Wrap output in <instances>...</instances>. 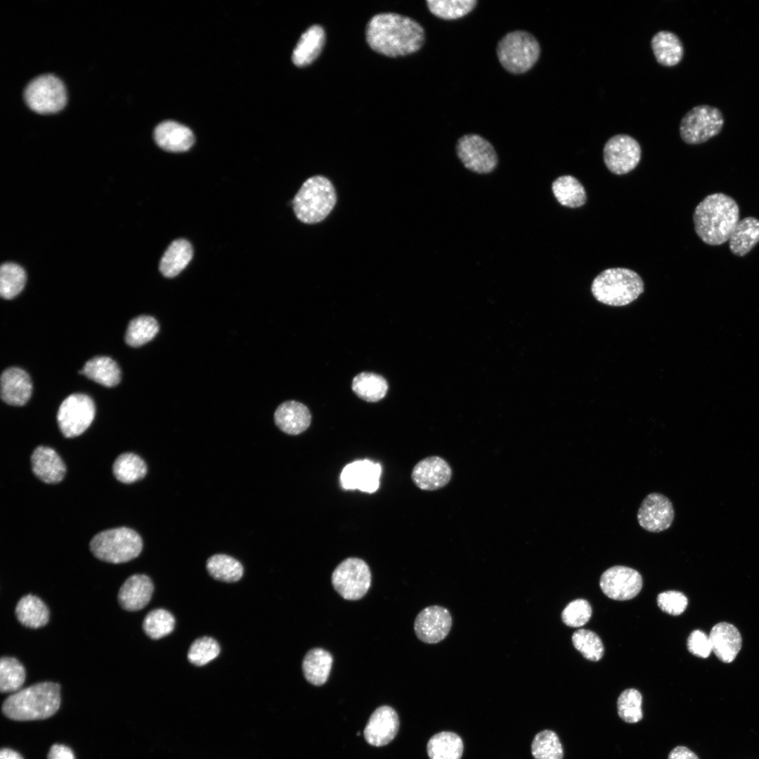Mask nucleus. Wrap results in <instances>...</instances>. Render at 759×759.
I'll list each match as a JSON object with an SVG mask.
<instances>
[{
	"instance_id": "obj_1",
	"label": "nucleus",
	"mask_w": 759,
	"mask_h": 759,
	"mask_svg": "<svg viewBox=\"0 0 759 759\" xmlns=\"http://www.w3.org/2000/svg\"><path fill=\"white\" fill-rule=\"evenodd\" d=\"M366 40L375 51L389 57L409 55L424 44L425 33L415 20L387 13L372 17L366 27Z\"/></svg>"
},
{
	"instance_id": "obj_2",
	"label": "nucleus",
	"mask_w": 759,
	"mask_h": 759,
	"mask_svg": "<svg viewBox=\"0 0 759 759\" xmlns=\"http://www.w3.org/2000/svg\"><path fill=\"white\" fill-rule=\"evenodd\" d=\"M739 221V209L730 196L717 193L706 196L696 207L693 214L694 230L709 245L728 241Z\"/></svg>"
},
{
	"instance_id": "obj_3",
	"label": "nucleus",
	"mask_w": 759,
	"mask_h": 759,
	"mask_svg": "<svg viewBox=\"0 0 759 759\" xmlns=\"http://www.w3.org/2000/svg\"><path fill=\"white\" fill-rule=\"evenodd\" d=\"M60 687L55 682H43L14 692L2 704L7 718L20 721L48 718L58 710Z\"/></svg>"
},
{
	"instance_id": "obj_4",
	"label": "nucleus",
	"mask_w": 759,
	"mask_h": 759,
	"mask_svg": "<svg viewBox=\"0 0 759 759\" xmlns=\"http://www.w3.org/2000/svg\"><path fill=\"white\" fill-rule=\"evenodd\" d=\"M643 291L644 283L639 274L625 268L605 269L594 278L591 285L595 299L611 306L628 305Z\"/></svg>"
},
{
	"instance_id": "obj_5",
	"label": "nucleus",
	"mask_w": 759,
	"mask_h": 759,
	"mask_svg": "<svg viewBox=\"0 0 759 759\" xmlns=\"http://www.w3.org/2000/svg\"><path fill=\"white\" fill-rule=\"evenodd\" d=\"M336 202L335 190L330 181L317 175L302 184L292 200V206L299 221L312 224L325 219Z\"/></svg>"
},
{
	"instance_id": "obj_6",
	"label": "nucleus",
	"mask_w": 759,
	"mask_h": 759,
	"mask_svg": "<svg viewBox=\"0 0 759 759\" xmlns=\"http://www.w3.org/2000/svg\"><path fill=\"white\" fill-rule=\"evenodd\" d=\"M498 60L503 68L514 74L531 70L539 59L540 46L536 38L524 30L506 34L496 47Z\"/></svg>"
},
{
	"instance_id": "obj_7",
	"label": "nucleus",
	"mask_w": 759,
	"mask_h": 759,
	"mask_svg": "<svg viewBox=\"0 0 759 759\" xmlns=\"http://www.w3.org/2000/svg\"><path fill=\"white\" fill-rule=\"evenodd\" d=\"M143 542L139 534L126 527L105 530L90 542V549L98 559L113 564L130 561L141 553Z\"/></svg>"
},
{
	"instance_id": "obj_8",
	"label": "nucleus",
	"mask_w": 759,
	"mask_h": 759,
	"mask_svg": "<svg viewBox=\"0 0 759 759\" xmlns=\"http://www.w3.org/2000/svg\"><path fill=\"white\" fill-rule=\"evenodd\" d=\"M724 123L723 115L718 108L708 105H697L682 117L680 135L687 144H701L717 136Z\"/></svg>"
},
{
	"instance_id": "obj_9",
	"label": "nucleus",
	"mask_w": 759,
	"mask_h": 759,
	"mask_svg": "<svg viewBox=\"0 0 759 759\" xmlns=\"http://www.w3.org/2000/svg\"><path fill=\"white\" fill-rule=\"evenodd\" d=\"M23 95L28 107L39 114L58 112L66 103L64 84L51 74L34 78L26 86Z\"/></svg>"
},
{
	"instance_id": "obj_10",
	"label": "nucleus",
	"mask_w": 759,
	"mask_h": 759,
	"mask_svg": "<svg viewBox=\"0 0 759 759\" xmlns=\"http://www.w3.org/2000/svg\"><path fill=\"white\" fill-rule=\"evenodd\" d=\"M332 584L336 592L347 600H358L368 592L371 573L367 563L357 557L343 560L332 574Z\"/></svg>"
},
{
	"instance_id": "obj_11",
	"label": "nucleus",
	"mask_w": 759,
	"mask_h": 759,
	"mask_svg": "<svg viewBox=\"0 0 759 759\" xmlns=\"http://www.w3.org/2000/svg\"><path fill=\"white\" fill-rule=\"evenodd\" d=\"M96 408L92 399L83 394H73L60 404L57 421L62 434L67 438L82 434L90 426Z\"/></svg>"
},
{
	"instance_id": "obj_12",
	"label": "nucleus",
	"mask_w": 759,
	"mask_h": 759,
	"mask_svg": "<svg viewBox=\"0 0 759 759\" xmlns=\"http://www.w3.org/2000/svg\"><path fill=\"white\" fill-rule=\"evenodd\" d=\"M455 148L462 164L473 172L488 174L498 164V155L493 145L478 134L462 136L458 140Z\"/></svg>"
},
{
	"instance_id": "obj_13",
	"label": "nucleus",
	"mask_w": 759,
	"mask_h": 759,
	"mask_svg": "<svg viewBox=\"0 0 759 759\" xmlns=\"http://www.w3.org/2000/svg\"><path fill=\"white\" fill-rule=\"evenodd\" d=\"M641 147L634 138L627 134H616L605 143L603 160L607 169L617 175L625 174L639 164Z\"/></svg>"
},
{
	"instance_id": "obj_14",
	"label": "nucleus",
	"mask_w": 759,
	"mask_h": 759,
	"mask_svg": "<svg viewBox=\"0 0 759 759\" xmlns=\"http://www.w3.org/2000/svg\"><path fill=\"white\" fill-rule=\"evenodd\" d=\"M599 585L608 597L619 601L628 600L639 594L642 579L640 573L632 568L614 566L602 574Z\"/></svg>"
},
{
	"instance_id": "obj_15",
	"label": "nucleus",
	"mask_w": 759,
	"mask_h": 759,
	"mask_svg": "<svg viewBox=\"0 0 759 759\" xmlns=\"http://www.w3.org/2000/svg\"><path fill=\"white\" fill-rule=\"evenodd\" d=\"M674 517L672 502L659 493L648 494L641 502L637 514L640 526L651 533H660L669 528Z\"/></svg>"
},
{
	"instance_id": "obj_16",
	"label": "nucleus",
	"mask_w": 759,
	"mask_h": 759,
	"mask_svg": "<svg viewBox=\"0 0 759 759\" xmlns=\"http://www.w3.org/2000/svg\"><path fill=\"white\" fill-rule=\"evenodd\" d=\"M451 625L452 618L447 609L430 606L424 608L416 616L414 630L421 641L435 644L447 636Z\"/></svg>"
},
{
	"instance_id": "obj_17",
	"label": "nucleus",
	"mask_w": 759,
	"mask_h": 759,
	"mask_svg": "<svg viewBox=\"0 0 759 759\" xmlns=\"http://www.w3.org/2000/svg\"><path fill=\"white\" fill-rule=\"evenodd\" d=\"M382 467L369 460H358L346 465L340 474V483L345 490L358 489L375 493L379 486Z\"/></svg>"
},
{
	"instance_id": "obj_18",
	"label": "nucleus",
	"mask_w": 759,
	"mask_h": 759,
	"mask_svg": "<svg viewBox=\"0 0 759 759\" xmlns=\"http://www.w3.org/2000/svg\"><path fill=\"white\" fill-rule=\"evenodd\" d=\"M398 728L399 719L396 711L382 706L371 714L364 729V737L372 746H385L394 739Z\"/></svg>"
},
{
	"instance_id": "obj_19",
	"label": "nucleus",
	"mask_w": 759,
	"mask_h": 759,
	"mask_svg": "<svg viewBox=\"0 0 759 759\" xmlns=\"http://www.w3.org/2000/svg\"><path fill=\"white\" fill-rule=\"evenodd\" d=\"M451 476L450 467L439 456H429L420 460L415 465L411 473L414 484L424 491L443 488L450 481Z\"/></svg>"
},
{
	"instance_id": "obj_20",
	"label": "nucleus",
	"mask_w": 759,
	"mask_h": 759,
	"mask_svg": "<svg viewBox=\"0 0 759 759\" xmlns=\"http://www.w3.org/2000/svg\"><path fill=\"white\" fill-rule=\"evenodd\" d=\"M712 651L723 663L732 662L741 648L742 638L732 624L720 622L715 624L708 635Z\"/></svg>"
},
{
	"instance_id": "obj_21",
	"label": "nucleus",
	"mask_w": 759,
	"mask_h": 759,
	"mask_svg": "<svg viewBox=\"0 0 759 759\" xmlns=\"http://www.w3.org/2000/svg\"><path fill=\"white\" fill-rule=\"evenodd\" d=\"M32 385L28 374L23 370L12 367L5 370L1 376V397L6 403L21 406L32 394Z\"/></svg>"
},
{
	"instance_id": "obj_22",
	"label": "nucleus",
	"mask_w": 759,
	"mask_h": 759,
	"mask_svg": "<svg viewBox=\"0 0 759 759\" xmlns=\"http://www.w3.org/2000/svg\"><path fill=\"white\" fill-rule=\"evenodd\" d=\"M153 592L150 578L144 574L129 577L121 586L118 593L120 606L127 611H138L150 602Z\"/></svg>"
},
{
	"instance_id": "obj_23",
	"label": "nucleus",
	"mask_w": 759,
	"mask_h": 759,
	"mask_svg": "<svg viewBox=\"0 0 759 759\" xmlns=\"http://www.w3.org/2000/svg\"><path fill=\"white\" fill-rule=\"evenodd\" d=\"M274 421L284 433L298 435L310 426L311 415L309 408L303 403L296 401H287L276 408Z\"/></svg>"
},
{
	"instance_id": "obj_24",
	"label": "nucleus",
	"mask_w": 759,
	"mask_h": 759,
	"mask_svg": "<svg viewBox=\"0 0 759 759\" xmlns=\"http://www.w3.org/2000/svg\"><path fill=\"white\" fill-rule=\"evenodd\" d=\"M32 472L47 484L60 482L64 477L65 465L59 455L47 446L37 447L31 456Z\"/></svg>"
},
{
	"instance_id": "obj_25",
	"label": "nucleus",
	"mask_w": 759,
	"mask_h": 759,
	"mask_svg": "<svg viewBox=\"0 0 759 759\" xmlns=\"http://www.w3.org/2000/svg\"><path fill=\"white\" fill-rule=\"evenodd\" d=\"M156 143L169 152H184L194 143V136L190 129L174 121H166L158 124L154 130Z\"/></svg>"
},
{
	"instance_id": "obj_26",
	"label": "nucleus",
	"mask_w": 759,
	"mask_h": 759,
	"mask_svg": "<svg viewBox=\"0 0 759 759\" xmlns=\"http://www.w3.org/2000/svg\"><path fill=\"white\" fill-rule=\"evenodd\" d=\"M654 57L660 65L673 67L677 65L684 56V47L680 38L670 31H660L651 40Z\"/></svg>"
},
{
	"instance_id": "obj_27",
	"label": "nucleus",
	"mask_w": 759,
	"mask_h": 759,
	"mask_svg": "<svg viewBox=\"0 0 759 759\" xmlns=\"http://www.w3.org/2000/svg\"><path fill=\"white\" fill-rule=\"evenodd\" d=\"M325 43V32L320 25L310 27L301 36L292 53V62L304 67L314 61L320 53Z\"/></svg>"
},
{
	"instance_id": "obj_28",
	"label": "nucleus",
	"mask_w": 759,
	"mask_h": 759,
	"mask_svg": "<svg viewBox=\"0 0 759 759\" xmlns=\"http://www.w3.org/2000/svg\"><path fill=\"white\" fill-rule=\"evenodd\" d=\"M728 241L733 254L746 255L759 242V220L748 216L739 221Z\"/></svg>"
},
{
	"instance_id": "obj_29",
	"label": "nucleus",
	"mask_w": 759,
	"mask_h": 759,
	"mask_svg": "<svg viewBox=\"0 0 759 759\" xmlns=\"http://www.w3.org/2000/svg\"><path fill=\"white\" fill-rule=\"evenodd\" d=\"M193 254L192 245L188 240L177 239L173 241L161 259L160 272L167 278L175 277L187 266Z\"/></svg>"
},
{
	"instance_id": "obj_30",
	"label": "nucleus",
	"mask_w": 759,
	"mask_h": 759,
	"mask_svg": "<svg viewBox=\"0 0 759 759\" xmlns=\"http://www.w3.org/2000/svg\"><path fill=\"white\" fill-rule=\"evenodd\" d=\"M332 661V656L327 651L322 648L311 649L306 654L302 662L305 679L313 685H323L329 677Z\"/></svg>"
},
{
	"instance_id": "obj_31",
	"label": "nucleus",
	"mask_w": 759,
	"mask_h": 759,
	"mask_svg": "<svg viewBox=\"0 0 759 759\" xmlns=\"http://www.w3.org/2000/svg\"><path fill=\"white\" fill-rule=\"evenodd\" d=\"M464 749L461 737L455 732L443 731L433 735L427 744L430 759H461Z\"/></svg>"
},
{
	"instance_id": "obj_32",
	"label": "nucleus",
	"mask_w": 759,
	"mask_h": 759,
	"mask_svg": "<svg viewBox=\"0 0 759 759\" xmlns=\"http://www.w3.org/2000/svg\"><path fill=\"white\" fill-rule=\"evenodd\" d=\"M79 372L108 387L117 385L121 379L117 363L108 356H97L89 360Z\"/></svg>"
},
{
	"instance_id": "obj_33",
	"label": "nucleus",
	"mask_w": 759,
	"mask_h": 759,
	"mask_svg": "<svg viewBox=\"0 0 759 759\" xmlns=\"http://www.w3.org/2000/svg\"><path fill=\"white\" fill-rule=\"evenodd\" d=\"M15 613L22 625L31 628L45 625L49 618L48 609L45 604L32 595H27L20 599Z\"/></svg>"
},
{
	"instance_id": "obj_34",
	"label": "nucleus",
	"mask_w": 759,
	"mask_h": 759,
	"mask_svg": "<svg viewBox=\"0 0 759 759\" xmlns=\"http://www.w3.org/2000/svg\"><path fill=\"white\" fill-rule=\"evenodd\" d=\"M552 193L563 206L577 208L585 204L587 195L583 184L574 176L564 175L552 184Z\"/></svg>"
},
{
	"instance_id": "obj_35",
	"label": "nucleus",
	"mask_w": 759,
	"mask_h": 759,
	"mask_svg": "<svg viewBox=\"0 0 759 759\" xmlns=\"http://www.w3.org/2000/svg\"><path fill=\"white\" fill-rule=\"evenodd\" d=\"M351 388L361 399L368 402H377L385 396L388 384L382 376L364 372L354 377Z\"/></svg>"
},
{
	"instance_id": "obj_36",
	"label": "nucleus",
	"mask_w": 759,
	"mask_h": 759,
	"mask_svg": "<svg viewBox=\"0 0 759 759\" xmlns=\"http://www.w3.org/2000/svg\"><path fill=\"white\" fill-rule=\"evenodd\" d=\"M115 478L120 482L131 484L143 478L147 473V466L138 455L125 453L119 455L112 465Z\"/></svg>"
},
{
	"instance_id": "obj_37",
	"label": "nucleus",
	"mask_w": 759,
	"mask_h": 759,
	"mask_svg": "<svg viewBox=\"0 0 759 759\" xmlns=\"http://www.w3.org/2000/svg\"><path fill=\"white\" fill-rule=\"evenodd\" d=\"M206 566L214 578L223 582L238 581L243 574L241 563L226 554H217L210 557L207 561Z\"/></svg>"
},
{
	"instance_id": "obj_38",
	"label": "nucleus",
	"mask_w": 759,
	"mask_h": 759,
	"mask_svg": "<svg viewBox=\"0 0 759 759\" xmlns=\"http://www.w3.org/2000/svg\"><path fill=\"white\" fill-rule=\"evenodd\" d=\"M158 331V323L153 317L140 316L132 319L129 323L125 341L132 347H138L153 339Z\"/></svg>"
},
{
	"instance_id": "obj_39",
	"label": "nucleus",
	"mask_w": 759,
	"mask_h": 759,
	"mask_svg": "<svg viewBox=\"0 0 759 759\" xmlns=\"http://www.w3.org/2000/svg\"><path fill=\"white\" fill-rule=\"evenodd\" d=\"M476 0H428L427 4L435 16L446 20L461 18L476 6Z\"/></svg>"
},
{
	"instance_id": "obj_40",
	"label": "nucleus",
	"mask_w": 759,
	"mask_h": 759,
	"mask_svg": "<svg viewBox=\"0 0 759 759\" xmlns=\"http://www.w3.org/2000/svg\"><path fill=\"white\" fill-rule=\"evenodd\" d=\"M531 748L534 759H563L562 745L552 730L545 729L536 734Z\"/></svg>"
},
{
	"instance_id": "obj_41",
	"label": "nucleus",
	"mask_w": 759,
	"mask_h": 759,
	"mask_svg": "<svg viewBox=\"0 0 759 759\" xmlns=\"http://www.w3.org/2000/svg\"><path fill=\"white\" fill-rule=\"evenodd\" d=\"M25 679V668L18 659L7 656L1 658L0 690L2 693L19 691Z\"/></svg>"
},
{
	"instance_id": "obj_42",
	"label": "nucleus",
	"mask_w": 759,
	"mask_h": 759,
	"mask_svg": "<svg viewBox=\"0 0 759 759\" xmlns=\"http://www.w3.org/2000/svg\"><path fill=\"white\" fill-rule=\"evenodd\" d=\"M26 274L23 268L13 263L3 264L0 269V294L6 299L17 296L23 289Z\"/></svg>"
},
{
	"instance_id": "obj_43",
	"label": "nucleus",
	"mask_w": 759,
	"mask_h": 759,
	"mask_svg": "<svg viewBox=\"0 0 759 759\" xmlns=\"http://www.w3.org/2000/svg\"><path fill=\"white\" fill-rule=\"evenodd\" d=\"M174 625L175 618L170 612L163 609H156L145 617L143 629L148 637L157 640L171 633Z\"/></svg>"
},
{
	"instance_id": "obj_44",
	"label": "nucleus",
	"mask_w": 759,
	"mask_h": 759,
	"mask_svg": "<svg viewBox=\"0 0 759 759\" xmlns=\"http://www.w3.org/2000/svg\"><path fill=\"white\" fill-rule=\"evenodd\" d=\"M572 642L574 647L588 660L599 661L604 652L599 637L593 631L580 629L573 632Z\"/></svg>"
},
{
	"instance_id": "obj_45",
	"label": "nucleus",
	"mask_w": 759,
	"mask_h": 759,
	"mask_svg": "<svg viewBox=\"0 0 759 759\" xmlns=\"http://www.w3.org/2000/svg\"><path fill=\"white\" fill-rule=\"evenodd\" d=\"M642 697L635 689H627L621 692L617 700L619 717L625 722L636 723L642 718Z\"/></svg>"
},
{
	"instance_id": "obj_46",
	"label": "nucleus",
	"mask_w": 759,
	"mask_h": 759,
	"mask_svg": "<svg viewBox=\"0 0 759 759\" xmlns=\"http://www.w3.org/2000/svg\"><path fill=\"white\" fill-rule=\"evenodd\" d=\"M219 652V644L214 639L202 637L192 643L187 656L191 663L202 666L214 659Z\"/></svg>"
},
{
	"instance_id": "obj_47",
	"label": "nucleus",
	"mask_w": 759,
	"mask_h": 759,
	"mask_svg": "<svg viewBox=\"0 0 759 759\" xmlns=\"http://www.w3.org/2000/svg\"><path fill=\"white\" fill-rule=\"evenodd\" d=\"M592 616V608L588 601L578 599L571 602L562 613L563 622L568 626L578 628L587 623Z\"/></svg>"
},
{
	"instance_id": "obj_48",
	"label": "nucleus",
	"mask_w": 759,
	"mask_h": 759,
	"mask_svg": "<svg viewBox=\"0 0 759 759\" xmlns=\"http://www.w3.org/2000/svg\"><path fill=\"white\" fill-rule=\"evenodd\" d=\"M688 604L687 597L681 592L668 590L663 592L657 596V604L664 612L678 616L686 609Z\"/></svg>"
},
{
	"instance_id": "obj_49",
	"label": "nucleus",
	"mask_w": 759,
	"mask_h": 759,
	"mask_svg": "<svg viewBox=\"0 0 759 759\" xmlns=\"http://www.w3.org/2000/svg\"><path fill=\"white\" fill-rule=\"evenodd\" d=\"M687 646L691 654L700 658H707L712 652L709 637L700 630H695L690 633Z\"/></svg>"
},
{
	"instance_id": "obj_50",
	"label": "nucleus",
	"mask_w": 759,
	"mask_h": 759,
	"mask_svg": "<svg viewBox=\"0 0 759 759\" xmlns=\"http://www.w3.org/2000/svg\"><path fill=\"white\" fill-rule=\"evenodd\" d=\"M47 759H75L72 751L63 744H53L48 753Z\"/></svg>"
},
{
	"instance_id": "obj_51",
	"label": "nucleus",
	"mask_w": 759,
	"mask_h": 759,
	"mask_svg": "<svg viewBox=\"0 0 759 759\" xmlns=\"http://www.w3.org/2000/svg\"><path fill=\"white\" fill-rule=\"evenodd\" d=\"M668 759H699V758L688 748L679 746L670 752Z\"/></svg>"
},
{
	"instance_id": "obj_52",
	"label": "nucleus",
	"mask_w": 759,
	"mask_h": 759,
	"mask_svg": "<svg viewBox=\"0 0 759 759\" xmlns=\"http://www.w3.org/2000/svg\"><path fill=\"white\" fill-rule=\"evenodd\" d=\"M0 759H23V758L20 753L12 749L3 748L0 751Z\"/></svg>"
}]
</instances>
